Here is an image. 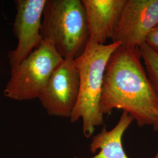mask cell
Here are the masks:
<instances>
[{"mask_svg":"<svg viewBox=\"0 0 158 158\" xmlns=\"http://www.w3.org/2000/svg\"><path fill=\"white\" fill-rule=\"evenodd\" d=\"M141 59L139 48H117L108 62L100 103L103 115L122 109L140 127L153 125L158 118V97Z\"/></svg>","mask_w":158,"mask_h":158,"instance_id":"1","label":"cell"},{"mask_svg":"<svg viewBox=\"0 0 158 158\" xmlns=\"http://www.w3.org/2000/svg\"><path fill=\"white\" fill-rule=\"evenodd\" d=\"M121 45L120 43L113 42L100 45L89 39L85 51L74 59L80 86L78 98L70 119L76 123L81 119L83 132L87 138L93 135L97 127L104 123L100 103L104 74L111 55Z\"/></svg>","mask_w":158,"mask_h":158,"instance_id":"2","label":"cell"},{"mask_svg":"<svg viewBox=\"0 0 158 158\" xmlns=\"http://www.w3.org/2000/svg\"><path fill=\"white\" fill-rule=\"evenodd\" d=\"M40 34L64 59H75L85 51L89 40L82 0H47Z\"/></svg>","mask_w":158,"mask_h":158,"instance_id":"3","label":"cell"},{"mask_svg":"<svg viewBox=\"0 0 158 158\" xmlns=\"http://www.w3.org/2000/svg\"><path fill=\"white\" fill-rule=\"evenodd\" d=\"M63 60L51 43L43 40L25 60L12 68L4 96L17 101L39 98L52 74Z\"/></svg>","mask_w":158,"mask_h":158,"instance_id":"4","label":"cell"},{"mask_svg":"<svg viewBox=\"0 0 158 158\" xmlns=\"http://www.w3.org/2000/svg\"><path fill=\"white\" fill-rule=\"evenodd\" d=\"M79 86L74 59H64L52 74L38 98L49 115L70 118L78 98Z\"/></svg>","mask_w":158,"mask_h":158,"instance_id":"5","label":"cell"},{"mask_svg":"<svg viewBox=\"0 0 158 158\" xmlns=\"http://www.w3.org/2000/svg\"><path fill=\"white\" fill-rule=\"evenodd\" d=\"M47 0H15L17 13L13 33L18 40L16 48L8 53L11 68L18 66L42 42L40 34L43 12Z\"/></svg>","mask_w":158,"mask_h":158,"instance_id":"6","label":"cell"},{"mask_svg":"<svg viewBox=\"0 0 158 158\" xmlns=\"http://www.w3.org/2000/svg\"><path fill=\"white\" fill-rule=\"evenodd\" d=\"M158 24V0H126L113 43L139 48Z\"/></svg>","mask_w":158,"mask_h":158,"instance_id":"7","label":"cell"},{"mask_svg":"<svg viewBox=\"0 0 158 158\" xmlns=\"http://www.w3.org/2000/svg\"><path fill=\"white\" fill-rule=\"evenodd\" d=\"M126 0H82L89 39L105 45L112 39L118 25Z\"/></svg>","mask_w":158,"mask_h":158,"instance_id":"8","label":"cell"},{"mask_svg":"<svg viewBox=\"0 0 158 158\" xmlns=\"http://www.w3.org/2000/svg\"><path fill=\"white\" fill-rule=\"evenodd\" d=\"M134 121L133 117L123 111L118 123L113 128L107 130L104 127L100 132L93 136L89 146L93 153L99 152L90 158H130L125 152L123 138ZM154 158H158V151Z\"/></svg>","mask_w":158,"mask_h":158,"instance_id":"9","label":"cell"},{"mask_svg":"<svg viewBox=\"0 0 158 158\" xmlns=\"http://www.w3.org/2000/svg\"><path fill=\"white\" fill-rule=\"evenodd\" d=\"M139 49L148 79L158 98V52L153 49L146 43Z\"/></svg>","mask_w":158,"mask_h":158,"instance_id":"10","label":"cell"},{"mask_svg":"<svg viewBox=\"0 0 158 158\" xmlns=\"http://www.w3.org/2000/svg\"><path fill=\"white\" fill-rule=\"evenodd\" d=\"M145 43L153 49L158 52V24L148 35Z\"/></svg>","mask_w":158,"mask_h":158,"instance_id":"11","label":"cell"},{"mask_svg":"<svg viewBox=\"0 0 158 158\" xmlns=\"http://www.w3.org/2000/svg\"><path fill=\"white\" fill-rule=\"evenodd\" d=\"M153 131H156V132H158V118L157 120L155 121V123H154V124L153 125Z\"/></svg>","mask_w":158,"mask_h":158,"instance_id":"12","label":"cell"}]
</instances>
